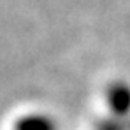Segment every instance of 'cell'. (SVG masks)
I'll list each match as a JSON object with an SVG mask.
<instances>
[{"mask_svg":"<svg viewBox=\"0 0 130 130\" xmlns=\"http://www.w3.org/2000/svg\"><path fill=\"white\" fill-rule=\"evenodd\" d=\"M21 130H49L47 125H44L41 121H34V123H25V127Z\"/></svg>","mask_w":130,"mask_h":130,"instance_id":"1","label":"cell"}]
</instances>
